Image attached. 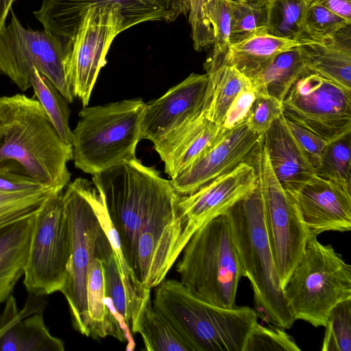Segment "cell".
Masks as SVG:
<instances>
[{
	"label": "cell",
	"instance_id": "6da1fadb",
	"mask_svg": "<svg viewBox=\"0 0 351 351\" xmlns=\"http://www.w3.org/2000/svg\"><path fill=\"white\" fill-rule=\"evenodd\" d=\"M117 232L124 256L146 287L158 286L186 242L180 195L170 180L136 158L93 176Z\"/></svg>",
	"mask_w": 351,
	"mask_h": 351
},
{
	"label": "cell",
	"instance_id": "7a4b0ae2",
	"mask_svg": "<svg viewBox=\"0 0 351 351\" xmlns=\"http://www.w3.org/2000/svg\"><path fill=\"white\" fill-rule=\"evenodd\" d=\"M72 145L58 134L38 99L24 94L0 97V167L16 165L45 187L63 190Z\"/></svg>",
	"mask_w": 351,
	"mask_h": 351
},
{
	"label": "cell",
	"instance_id": "3957f363",
	"mask_svg": "<svg viewBox=\"0 0 351 351\" xmlns=\"http://www.w3.org/2000/svg\"><path fill=\"white\" fill-rule=\"evenodd\" d=\"M153 306L191 351H243L257 313L248 306L219 307L191 294L180 280H163Z\"/></svg>",
	"mask_w": 351,
	"mask_h": 351
},
{
	"label": "cell",
	"instance_id": "277c9868",
	"mask_svg": "<svg viewBox=\"0 0 351 351\" xmlns=\"http://www.w3.org/2000/svg\"><path fill=\"white\" fill-rule=\"evenodd\" d=\"M243 276L250 280L258 312L284 329L295 319L277 273L267 234L264 204L256 189L227 211Z\"/></svg>",
	"mask_w": 351,
	"mask_h": 351
},
{
	"label": "cell",
	"instance_id": "5b68a950",
	"mask_svg": "<svg viewBox=\"0 0 351 351\" xmlns=\"http://www.w3.org/2000/svg\"><path fill=\"white\" fill-rule=\"evenodd\" d=\"M182 253L176 269L191 294L219 307L236 306L243 272L226 212L199 228Z\"/></svg>",
	"mask_w": 351,
	"mask_h": 351
},
{
	"label": "cell",
	"instance_id": "8992f818",
	"mask_svg": "<svg viewBox=\"0 0 351 351\" xmlns=\"http://www.w3.org/2000/svg\"><path fill=\"white\" fill-rule=\"evenodd\" d=\"M145 105L136 98L84 107L72 131L75 167L93 176L136 158Z\"/></svg>",
	"mask_w": 351,
	"mask_h": 351
},
{
	"label": "cell",
	"instance_id": "52a82bcc",
	"mask_svg": "<svg viewBox=\"0 0 351 351\" xmlns=\"http://www.w3.org/2000/svg\"><path fill=\"white\" fill-rule=\"evenodd\" d=\"M284 293L295 321L324 327L330 310L351 298V267L330 245L311 234Z\"/></svg>",
	"mask_w": 351,
	"mask_h": 351
},
{
	"label": "cell",
	"instance_id": "ba28073f",
	"mask_svg": "<svg viewBox=\"0 0 351 351\" xmlns=\"http://www.w3.org/2000/svg\"><path fill=\"white\" fill-rule=\"evenodd\" d=\"M90 182L79 178L62 193L71 238L69 274L60 292L71 312L73 328L88 337L87 276L93 258L111 247L88 195Z\"/></svg>",
	"mask_w": 351,
	"mask_h": 351
},
{
	"label": "cell",
	"instance_id": "9c48e42d",
	"mask_svg": "<svg viewBox=\"0 0 351 351\" xmlns=\"http://www.w3.org/2000/svg\"><path fill=\"white\" fill-rule=\"evenodd\" d=\"M10 11V21L0 32V72L24 91L32 87L36 69L72 103L75 97L66 71L69 40L45 30L26 29Z\"/></svg>",
	"mask_w": 351,
	"mask_h": 351
},
{
	"label": "cell",
	"instance_id": "30bf717a",
	"mask_svg": "<svg viewBox=\"0 0 351 351\" xmlns=\"http://www.w3.org/2000/svg\"><path fill=\"white\" fill-rule=\"evenodd\" d=\"M248 162L254 169L262 193L269 244L284 289L304 254L311 233L293 197L277 179L262 137Z\"/></svg>",
	"mask_w": 351,
	"mask_h": 351
},
{
	"label": "cell",
	"instance_id": "8fae6325",
	"mask_svg": "<svg viewBox=\"0 0 351 351\" xmlns=\"http://www.w3.org/2000/svg\"><path fill=\"white\" fill-rule=\"evenodd\" d=\"M63 190L52 193L35 215L23 284L29 293L47 295L60 291L71 258L69 221Z\"/></svg>",
	"mask_w": 351,
	"mask_h": 351
},
{
	"label": "cell",
	"instance_id": "7c38bea8",
	"mask_svg": "<svg viewBox=\"0 0 351 351\" xmlns=\"http://www.w3.org/2000/svg\"><path fill=\"white\" fill-rule=\"evenodd\" d=\"M284 117L328 143L351 133V91L309 71L282 101Z\"/></svg>",
	"mask_w": 351,
	"mask_h": 351
},
{
	"label": "cell",
	"instance_id": "4fadbf2b",
	"mask_svg": "<svg viewBox=\"0 0 351 351\" xmlns=\"http://www.w3.org/2000/svg\"><path fill=\"white\" fill-rule=\"evenodd\" d=\"M128 29L116 8L103 6L87 11L69 40L66 71L74 97L87 106L101 69L114 38Z\"/></svg>",
	"mask_w": 351,
	"mask_h": 351
},
{
	"label": "cell",
	"instance_id": "5bb4252c",
	"mask_svg": "<svg viewBox=\"0 0 351 351\" xmlns=\"http://www.w3.org/2000/svg\"><path fill=\"white\" fill-rule=\"evenodd\" d=\"M103 6L117 9L128 28L149 21L173 22L190 8L189 0H43L34 14L45 31L71 40L87 11Z\"/></svg>",
	"mask_w": 351,
	"mask_h": 351
},
{
	"label": "cell",
	"instance_id": "9a60e30c",
	"mask_svg": "<svg viewBox=\"0 0 351 351\" xmlns=\"http://www.w3.org/2000/svg\"><path fill=\"white\" fill-rule=\"evenodd\" d=\"M212 80L191 73L160 97L146 103L141 121V139L154 145L192 118L213 95Z\"/></svg>",
	"mask_w": 351,
	"mask_h": 351
},
{
	"label": "cell",
	"instance_id": "2e32d148",
	"mask_svg": "<svg viewBox=\"0 0 351 351\" xmlns=\"http://www.w3.org/2000/svg\"><path fill=\"white\" fill-rule=\"evenodd\" d=\"M256 187L253 166L250 162H243L193 193L181 196L178 204L186 223V244L199 228L226 212Z\"/></svg>",
	"mask_w": 351,
	"mask_h": 351
},
{
	"label": "cell",
	"instance_id": "e0dca14e",
	"mask_svg": "<svg viewBox=\"0 0 351 351\" xmlns=\"http://www.w3.org/2000/svg\"><path fill=\"white\" fill-rule=\"evenodd\" d=\"M250 130L245 121L230 131L204 156L170 182L180 195H190L240 164L248 162L261 139Z\"/></svg>",
	"mask_w": 351,
	"mask_h": 351
},
{
	"label": "cell",
	"instance_id": "ac0fdd59",
	"mask_svg": "<svg viewBox=\"0 0 351 351\" xmlns=\"http://www.w3.org/2000/svg\"><path fill=\"white\" fill-rule=\"evenodd\" d=\"M289 194L311 234L351 230V193L337 184L315 175Z\"/></svg>",
	"mask_w": 351,
	"mask_h": 351
},
{
	"label": "cell",
	"instance_id": "d6986e66",
	"mask_svg": "<svg viewBox=\"0 0 351 351\" xmlns=\"http://www.w3.org/2000/svg\"><path fill=\"white\" fill-rule=\"evenodd\" d=\"M271 168L289 193L315 176V167L287 125L282 114L262 135Z\"/></svg>",
	"mask_w": 351,
	"mask_h": 351
},
{
	"label": "cell",
	"instance_id": "ffe728a7",
	"mask_svg": "<svg viewBox=\"0 0 351 351\" xmlns=\"http://www.w3.org/2000/svg\"><path fill=\"white\" fill-rule=\"evenodd\" d=\"M227 132L201 118L155 148L165 164V172L173 179L210 150Z\"/></svg>",
	"mask_w": 351,
	"mask_h": 351
},
{
	"label": "cell",
	"instance_id": "44dd1931",
	"mask_svg": "<svg viewBox=\"0 0 351 351\" xmlns=\"http://www.w3.org/2000/svg\"><path fill=\"white\" fill-rule=\"evenodd\" d=\"M311 72L351 91V24L319 40L298 46Z\"/></svg>",
	"mask_w": 351,
	"mask_h": 351
},
{
	"label": "cell",
	"instance_id": "7402d4cb",
	"mask_svg": "<svg viewBox=\"0 0 351 351\" xmlns=\"http://www.w3.org/2000/svg\"><path fill=\"white\" fill-rule=\"evenodd\" d=\"M36 213L0 228V304L24 274Z\"/></svg>",
	"mask_w": 351,
	"mask_h": 351
},
{
	"label": "cell",
	"instance_id": "603a6c76",
	"mask_svg": "<svg viewBox=\"0 0 351 351\" xmlns=\"http://www.w3.org/2000/svg\"><path fill=\"white\" fill-rule=\"evenodd\" d=\"M88 195L99 223L112 248L127 300L130 328L135 324L146 301L151 298V289L145 287L136 278L128 265L122 251L120 239L111 221L104 202L93 184Z\"/></svg>",
	"mask_w": 351,
	"mask_h": 351
},
{
	"label": "cell",
	"instance_id": "cb8c5ba5",
	"mask_svg": "<svg viewBox=\"0 0 351 351\" xmlns=\"http://www.w3.org/2000/svg\"><path fill=\"white\" fill-rule=\"evenodd\" d=\"M302 43L264 34L230 43L224 58L249 79L266 67L278 54Z\"/></svg>",
	"mask_w": 351,
	"mask_h": 351
},
{
	"label": "cell",
	"instance_id": "d4e9b609",
	"mask_svg": "<svg viewBox=\"0 0 351 351\" xmlns=\"http://www.w3.org/2000/svg\"><path fill=\"white\" fill-rule=\"evenodd\" d=\"M25 306L0 339L1 351H63V341L46 327L43 311L32 314Z\"/></svg>",
	"mask_w": 351,
	"mask_h": 351
},
{
	"label": "cell",
	"instance_id": "484cf974",
	"mask_svg": "<svg viewBox=\"0 0 351 351\" xmlns=\"http://www.w3.org/2000/svg\"><path fill=\"white\" fill-rule=\"evenodd\" d=\"M309 71L296 47L278 54L250 81L256 94L282 101L293 84Z\"/></svg>",
	"mask_w": 351,
	"mask_h": 351
},
{
	"label": "cell",
	"instance_id": "4316f807",
	"mask_svg": "<svg viewBox=\"0 0 351 351\" xmlns=\"http://www.w3.org/2000/svg\"><path fill=\"white\" fill-rule=\"evenodd\" d=\"M113 252L112 247L95 256L87 276V307L88 337L97 340L111 336L121 342L124 337L117 320L111 315L104 304L105 285L103 258Z\"/></svg>",
	"mask_w": 351,
	"mask_h": 351
},
{
	"label": "cell",
	"instance_id": "83f0119b",
	"mask_svg": "<svg viewBox=\"0 0 351 351\" xmlns=\"http://www.w3.org/2000/svg\"><path fill=\"white\" fill-rule=\"evenodd\" d=\"M205 68L213 87L207 119L220 126L232 101L241 90L252 88L251 82L247 77L224 60L217 63L206 61Z\"/></svg>",
	"mask_w": 351,
	"mask_h": 351
},
{
	"label": "cell",
	"instance_id": "f1b7e54d",
	"mask_svg": "<svg viewBox=\"0 0 351 351\" xmlns=\"http://www.w3.org/2000/svg\"><path fill=\"white\" fill-rule=\"evenodd\" d=\"M132 333H140L148 351H191L174 328L154 307L151 298L145 303Z\"/></svg>",
	"mask_w": 351,
	"mask_h": 351
},
{
	"label": "cell",
	"instance_id": "f546056e",
	"mask_svg": "<svg viewBox=\"0 0 351 351\" xmlns=\"http://www.w3.org/2000/svg\"><path fill=\"white\" fill-rule=\"evenodd\" d=\"M306 0H271L267 7V33L303 43L306 39L304 19Z\"/></svg>",
	"mask_w": 351,
	"mask_h": 351
},
{
	"label": "cell",
	"instance_id": "4dcf8cb0",
	"mask_svg": "<svg viewBox=\"0 0 351 351\" xmlns=\"http://www.w3.org/2000/svg\"><path fill=\"white\" fill-rule=\"evenodd\" d=\"M32 87L38 100L62 140L72 145L73 134L69 126L71 114L68 101L55 85L34 69L31 78Z\"/></svg>",
	"mask_w": 351,
	"mask_h": 351
},
{
	"label": "cell",
	"instance_id": "1f68e13d",
	"mask_svg": "<svg viewBox=\"0 0 351 351\" xmlns=\"http://www.w3.org/2000/svg\"><path fill=\"white\" fill-rule=\"evenodd\" d=\"M351 133L328 143L315 175L351 193Z\"/></svg>",
	"mask_w": 351,
	"mask_h": 351
},
{
	"label": "cell",
	"instance_id": "d6a6232c",
	"mask_svg": "<svg viewBox=\"0 0 351 351\" xmlns=\"http://www.w3.org/2000/svg\"><path fill=\"white\" fill-rule=\"evenodd\" d=\"M267 5L245 0H230V43L268 34Z\"/></svg>",
	"mask_w": 351,
	"mask_h": 351
},
{
	"label": "cell",
	"instance_id": "836d02e7",
	"mask_svg": "<svg viewBox=\"0 0 351 351\" xmlns=\"http://www.w3.org/2000/svg\"><path fill=\"white\" fill-rule=\"evenodd\" d=\"M4 193L0 191V228L35 214L54 191Z\"/></svg>",
	"mask_w": 351,
	"mask_h": 351
},
{
	"label": "cell",
	"instance_id": "e575fe53",
	"mask_svg": "<svg viewBox=\"0 0 351 351\" xmlns=\"http://www.w3.org/2000/svg\"><path fill=\"white\" fill-rule=\"evenodd\" d=\"M204 11L213 36V51L208 60L221 62L224 60L230 45V0H207Z\"/></svg>",
	"mask_w": 351,
	"mask_h": 351
},
{
	"label": "cell",
	"instance_id": "d590c367",
	"mask_svg": "<svg viewBox=\"0 0 351 351\" xmlns=\"http://www.w3.org/2000/svg\"><path fill=\"white\" fill-rule=\"evenodd\" d=\"M322 351L351 350V298L337 303L326 322Z\"/></svg>",
	"mask_w": 351,
	"mask_h": 351
},
{
	"label": "cell",
	"instance_id": "8d00e7d4",
	"mask_svg": "<svg viewBox=\"0 0 351 351\" xmlns=\"http://www.w3.org/2000/svg\"><path fill=\"white\" fill-rule=\"evenodd\" d=\"M350 24L330 10L319 5L307 3L304 19V28L306 35L305 41L322 40Z\"/></svg>",
	"mask_w": 351,
	"mask_h": 351
},
{
	"label": "cell",
	"instance_id": "74e56055",
	"mask_svg": "<svg viewBox=\"0 0 351 351\" xmlns=\"http://www.w3.org/2000/svg\"><path fill=\"white\" fill-rule=\"evenodd\" d=\"M258 350L300 351V348L284 328L258 323L251 330L243 351Z\"/></svg>",
	"mask_w": 351,
	"mask_h": 351
},
{
	"label": "cell",
	"instance_id": "f35d334b",
	"mask_svg": "<svg viewBox=\"0 0 351 351\" xmlns=\"http://www.w3.org/2000/svg\"><path fill=\"white\" fill-rule=\"evenodd\" d=\"M282 114V101L270 96L256 94L245 124L250 130L262 136Z\"/></svg>",
	"mask_w": 351,
	"mask_h": 351
},
{
	"label": "cell",
	"instance_id": "ab89813d",
	"mask_svg": "<svg viewBox=\"0 0 351 351\" xmlns=\"http://www.w3.org/2000/svg\"><path fill=\"white\" fill-rule=\"evenodd\" d=\"M102 263L105 295L112 300L116 310L125 319L130 326L125 289L113 252L103 258Z\"/></svg>",
	"mask_w": 351,
	"mask_h": 351
},
{
	"label": "cell",
	"instance_id": "60d3db41",
	"mask_svg": "<svg viewBox=\"0 0 351 351\" xmlns=\"http://www.w3.org/2000/svg\"><path fill=\"white\" fill-rule=\"evenodd\" d=\"M44 189H50L32 178L23 169L11 166L0 167V191L21 193Z\"/></svg>",
	"mask_w": 351,
	"mask_h": 351
},
{
	"label": "cell",
	"instance_id": "b9f144b4",
	"mask_svg": "<svg viewBox=\"0 0 351 351\" xmlns=\"http://www.w3.org/2000/svg\"><path fill=\"white\" fill-rule=\"evenodd\" d=\"M285 121L293 135L308 155L315 168L320 162L328 143L311 130L286 118Z\"/></svg>",
	"mask_w": 351,
	"mask_h": 351
},
{
	"label": "cell",
	"instance_id": "7bdbcfd3",
	"mask_svg": "<svg viewBox=\"0 0 351 351\" xmlns=\"http://www.w3.org/2000/svg\"><path fill=\"white\" fill-rule=\"evenodd\" d=\"M255 97L256 93L252 88L241 90L228 108L220 127L228 132L245 121Z\"/></svg>",
	"mask_w": 351,
	"mask_h": 351
},
{
	"label": "cell",
	"instance_id": "ee69618b",
	"mask_svg": "<svg viewBox=\"0 0 351 351\" xmlns=\"http://www.w3.org/2000/svg\"><path fill=\"white\" fill-rule=\"evenodd\" d=\"M29 294V295L27 300H30L36 303L39 308L38 312L43 311L46 305L45 295H38L32 293ZM18 313L19 311L15 299L12 295H10L7 299L6 306L0 319V339L13 324Z\"/></svg>",
	"mask_w": 351,
	"mask_h": 351
},
{
	"label": "cell",
	"instance_id": "f6af8a7d",
	"mask_svg": "<svg viewBox=\"0 0 351 351\" xmlns=\"http://www.w3.org/2000/svg\"><path fill=\"white\" fill-rule=\"evenodd\" d=\"M308 3L322 5L351 23V0H306Z\"/></svg>",
	"mask_w": 351,
	"mask_h": 351
},
{
	"label": "cell",
	"instance_id": "bcb514c9",
	"mask_svg": "<svg viewBox=\"0 0 351 351\" xmlns=\"http://www.w3.org/2000/svg\"><path fill=\"white\" fill-rule=\"evenodd\" d=\"M18 0H0V32L5 26V20L9 12L12 9V5Z\"/></svg>",
	"mask_w": 351,
	"mask_h": 351
},
{
	"label": "cell",
	"instance_id": "7dc6e473",
	"mask_svg": "<svg viewBox=\"0 0 351 351\" xmlns=\"http://www.w3.org/2000/svg\"><path fill=\"white\" fill-rule=\"evenodd\" d=\"M245 1H254V2H259L262 3H266L267 4L271 0H245Z\"/></svg>",
	"mask_w": 351,
	"mask_h": 351
},
{
	"label": "cell",
	"instance_id": "c3c4849f",
	"mask_svg": "<svg viewBox=\"0 0 351 351\" xmlns=\"http://www.w3.org/2000/svg\"><path fill=\"white\" fill-rule=\"evenodd\" d=\"M206 1H207V0H206Z\"/></svg>",
	"mask_w": 351,
	"mask_h": 351
}]
</instances>
